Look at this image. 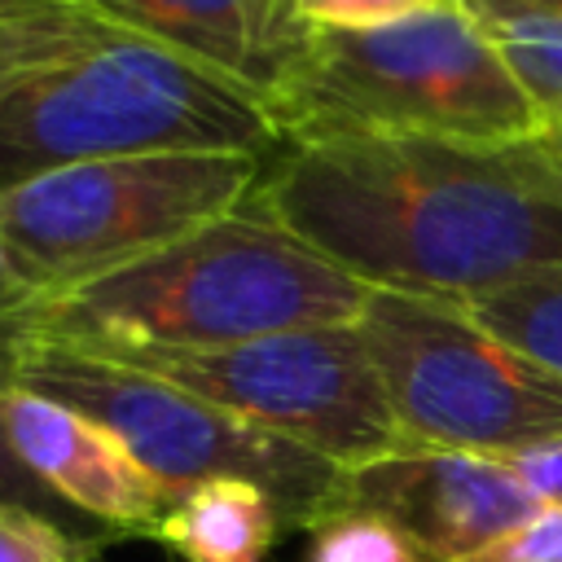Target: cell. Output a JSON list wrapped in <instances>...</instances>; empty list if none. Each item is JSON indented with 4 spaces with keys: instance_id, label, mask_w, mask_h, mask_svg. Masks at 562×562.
<instances>
[{
    "instance_id": "3957f363",
    "label": "cell",
    "mask_w": 562,
    "mask_h": 562,
    "mask_svg": "<svg viewBox=\"0 0 562 562\" xmlns=\"http://www.w3.org/2000/svg\"><path fill=\"white\" fill-rule=\"evenodd\" d=\"M268 114L294 149L347 136L505 145L544 132L487 26L461 4L369 31H307Z\"/></svg>"
},
{
    "instance_id": "8992f818",
    "label": "cell",
    "mask_w": 562,
    "mask_h": 562,
    "mask_svg": "<svg viewBox=\"0 0 562 562\" xmlns=\"http://www.w3.org/2000/svg\"><path fill=\"white\" fill-rule=\"evenodd\" d=\"M13 386L101 422L154 474L171 505L206 479H250L281 505L285 531H312L338 514L342 465L123 360L31 334L18 351Z\"/></svg>"
},
{
    "instance_id": "9a60e30c",
    "label": "cell",
    "mask_w": 562,
    "mask_h": 562,
    "mask_svg": "<svg viewBox=\"0 0 562 562\" xmlns=\"http://www.w3.org/2000/svg\"><path fill=\"white\" fill-rule=\"evenodd\" d=\"M487 35L544 127L562 119V18H505L487 22Z\"/></svg>"
},
{
    "instance_id": "7c38bea8",
    "label": "cell",
    "mask_w": 562,
    "mask_h": 562,
    "mask_svg": "<svg viewBox=\"0 0 562 562\" xmlns=\"http://www.w3.org/2000/svg\"><path fill=\"white\" fill-rule=\"evenodd\" d=\"M285 518L268 487L250 479H206L184 492L158 522V544L180 562H263Z\"/></svg>"
},
{
    "instance_id": "7a4b0ae2",
    "label": "cell",
    "mask_w": 562,
    "mask_h": 562,
    "mask_svg": "<svg viewBox=\"0 0 562 562\" xmlns=\"http://www.w3.org/2000/svg\"><path fill=\"white\" fill-rule=\"evenodd\" d=\"M364 299V281L246 202L44 303L35 334L88 351H215L285 329L356 325Z\"/></svg>"
},
{
    "instance_id": "e0dca14e",
    "label": "cell",
    "mask_w": 562,
    "mask_h": 562,
    "mask_svg": "<svg viewBox=\"0 0 562 562\" xmlns=\"http://www.w3.org/2000/svg\"><path fill=\"white\" fill-rule=\"evenodd\" d=\"M303 562H426V558L391 522L342 509L321 527H312V544Z\"/></svg>"
},
{
    "instance_id": "6da1fadb",
    "label": "cell",
    "mask_w": 562,
    "mask_h": 562,
    "mask_svg": "<svg viewBox=\"0 0 562 562\" xmlns=\"http://www.w3.org/2000/svg\"><path fill=\"white\" fill-rule=\"evenodd\" d=\"M255 206L369 290L470 307L562 272V158L544 132L505 145L435 136L299 145Z\"/></svg>"
},
{
    "instance_id": "603a6c76",
    "label": "cell",
    "mask_w": 562,
    "mask_h": 562,
    "mask_svg": "<svg viewBox=\"0 0 562 562\" xmlns=\"http://www.w3.org/2000/svg\"><path fill=\"white\" fill-rule=\"evenodd\" d=\"M470 18L505 22V18H562V0H457Z\"/></svg>"
},
{
    "instance_id": "5bb4252c",
    "label": "cell",
    "mask_w": 562,
    "mask_h": 562,
    "mask_svg": "<svg viewBox=\"0 0 562 562\" xmlns=\"http://www.w3.org/2000/svg\"><path fill=\"white\" fill-rule=\"evenodd\" d=\"M483 329L562 373V272L487 294L465 307Z\"/></svg>"
},
{
    "instance_id": "cb8c5ba5",
    "label": "cell",
    "mask_w": 562,
    "mask_h": 562,
    "mask_svg": "<svg viewBox=\"0 0 562 562\" xmlns=\"http://www.w3.org/2000/svg\"><path fill=\"white\" fill-rule=\"evenodd\" d=\"M53 0H0V18H18V13H31V9H44Z\"/></svg>"
},
{
    "instance_id": "4fadbf2b",
    "label": "cell",
    "mask_w": 562,
    "mask_h": 562,
    "mask_svg": "<svg viewBox=\"0 0 562 562\" xmlns=\"http://www.w3.org/2000/svg\"><path fill=\"white\" fill-rule=\"evenodd\" d=\"M114 31L119 22L92 9L88 0H53L44 9L0 18V101L26 79L97 48Z\"/></svg>"
},
{
    "instance_id": "30bf717a",
    "label": "cell",
    "mask_w": 562,
    "mask_h": 562,
    "mask_svg": "<svg viewBox=\"0 0 562 562\" xmlns=\"http://www.w3.org/2000/svg\"><path fill=\"white\" fill-rule=\"evenodd\" d=\"M4 430L22 465L75 514L97 527L127 536H158V522L171 509V496L154 483V474L92 417L9 386L4 395Z\"/></svg>"
},
{
    "instance_id": "44dd1931",
    "label": "cell",
    "mask_w": 562,
    "mask_h": 562,
    "mask_svg": "<svg viewBox=\"0 0 562 562\" xmlns=\"http://www.w3.org/2000/svg\"><path fill=\"white\" fill-rule=\"evenodd\" d=\"M505 465L531 487V496L540 505H553L562 509V435L558 439H544V443H531L514 457H505Z\"/></svg>"
},
{
    "instance_id": "d6986e66",
    "label": "cell",
    "mask_w": 562,
    "mask_h": 562,
    "mask_svg": "<svg viewBox=\"0 0 562 562\" xmlns=\"http://www.w3.org/2000/svg\"><path fill=\"white\" fill-rule=\"evenodd\" d=\"M443 4H457V0H299V18L312 31H369V26H391Z\"/></svg>"
},
{
    "instance_id": "ffe728a7",
    "label": "cell",
    "mask_w": 562,
    "mask_h": 562,
    "mask_svg": "<svg viewBox=\"0 0 562 562\" xmlns=\"http://www.w3.org/2000/svg\"><path fill=\"white\" fill-rule=\"evenodd\" d=\"M465 562H562V509L544 505Z\"/></svg>"
},
{
    "instance_id": "5b68a950",
    "label": "cell",
    "mask_w": 562,
    "mask_h": 562,
    "mask_svg": "<svg viewBox=\"0 0 562 562\" xmlns=\"http://www.w3.org/2000/svg\"><path fill=\"white\" fill-rule=\"evenodd\" d=\"M259 154L189 149L79 162L0 193V250L53 303L250 202Z\"/></svg>"
},
{
    "instance_id": "277c9868",
    "label": "cell",
    "mask_w": 562,
    "mask_h": 562,
    "mask_svg": "<svg viewBox=\"0 0 562 562\" xmlns=\"http://www.w3.org/2000/svg\"><path fill=\"white\" fill-rule=\"evenodd\" d=\"M277 140L263 92L119 26L97 48L26 79L0 101V193L79 162L189 149L263 158Z\"/></svg>"
},
{
    "instance_id": "7402d4cb",
    "label": "cell",
    "mask_w": 562,
    "mask_h": 562,
    "mask_svg": "<svg viewBox=\"0 0 562 562\" xmlns=\"http://www.w3.org/2000/svg\"><path fill=\"white\" fill-rule=\"evenodd\" d=\"M40 299L13 277L4 250H0V338H26L35 334V321H40Z\"/></svg>"
},
{
    "instance_id": "8fae6325",
    "label": "cell",
    "mask_w": 562,
    "mask_h": 562,
    "mask_svg": "<svg viewBox=\"0 0 562 562\" xmlns=\"http://www.w3.org/2000/svg\"><path fill=\"white\" fill-rule=\"evenodd\" d=\"M127 31L154 35L255 92H272L307 40L299 0H88Z\"/></svg>"
},
{
    "instance_id": "ac0fdd59",
    "label": "cell",
    "mask_w": 562,
    "mask_h": 562,
    "mask_svg": "<svg viewBox=\"0 0 562 562\" xmlns=\"http://www.w3.org/2000/svg\"><path fill=\"white\" fill-rule=\"evenodd\" d=\"M105 544L26 509H0V562H92Z\"/></svg>"
},
{
    "instance_id": "2e32d148",
    "label": "cell",
    "mask_w": 562,
    "mask_h": 562,
    "mask_svg": "<svg viewBox=\"0 0 562 562\" xmlns=\"http://www.w3.org/2000/svg\"><path fill=\"white\" fill-rule=\"evenodd\" d=\"M26 338H31V334H26ZM26 338H0V509H26V514H40V518H53V522H61L66 531H75V536H83V540L110 549V544H119V536L105 531V527H97L92 518L75 514L70 505H61V501L22 465V457H18L13 443H9V430H4V395H9V386H13V364H18V351H22Z\"/></svg>"
},
{
    "instance_id": "d4e9b609",
    "label": "cell",
    "mask_w": 562,
    "mask_h": 562,
    "mask_svg": "<svg viewBox=\"0 0 562 562\" xmlns=\"http://www.w3.org/2000/svg\"><path fill=\"white\" fill-rule=\"evenodd\" d=\"M544 140H549V145H553V154L562 158V119H553V123L544 127Z\"/></svg>"
},
{
    "instance_id": "ba28073f",
    "label": "cell",
    "mask_w": 562,
    "mask_h": 562,
    "mask_svg": "<svg viewBox=\"0 0 562 562\" xmlns=\"http://www.w3.org/2000/svg\"><path fill=\"white\" fill-rule=\"evenodd\" d=\"M167 378L206 404L342 470L391 457L404 430L356 325L285 329L215 351H97Z\"/></svg>"
},
{
    "instance_id": "9c48e42d",
    "label": "cell",
    "mask_w": 562,
    "mask_h": 562,
    "mask_svg": "<svg viewBox=\"0 0 562 562\" xmlns=\"http://www.w3.org/2000/svg\"><path fill=\"white\" fill-rule=\"evenodd\" d=\"M342 509L391 522L426 562H465L544 505L496 457L400 448L347 470L338 514Z\"/></svg>"
},
{
    "instance_id": "52a82bcc",
    "label": "cell",
    "mask_w": 562,
    "mask_h": 562,
    "mask_svg": "<svg viewBox=\"0 0 562 562\" xmlns=\"http://www.w3.org/2000/svg\"><path fill=\"white\" fill-rule=\"evenodd\" d=\"M408 448L514 457L562 435V373L465 307L369 290L356 321Z\"/></svg>"
}]
</instances>
